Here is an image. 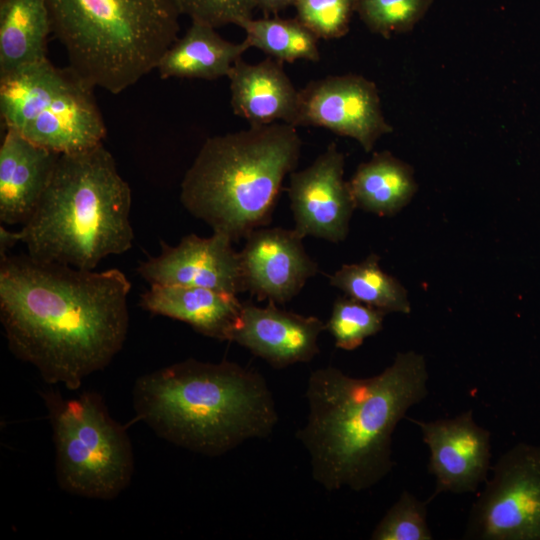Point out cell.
Here are the masks:
<instances>
[{
	"mask_svg": "<svg viewBox=\"0 0 540 540\" xmlns=\"http://www.w3.org/2000/svg\"><path fill=\"white\" fill-rule=\"evenodd\" d=\"M131 283L117 268L84 270L2 255L0 321L10 351L48 385L77 390L122 349Z\"/></svg>",
	"mask_w": 540,
	"mask_h": 540,
	"instance_id": "6da1fadb",
	"label": "cell"
},
{
	"mask_svg": "<svg viewBox=\"0 0 540 540\" xmlns=\"http://www.w3.org/2000/svg\"><path fill=\"white\" fill-rule=\"evenodd\" d=\"M424 356L398 352L381 373L355 378L328 366L308 379L307 421L296 437L308 450L312 476L327 491L367 490L394 466L392 435L408 410L428 395Z\"/></svg>",
	"mask_w": 540,
	"mask_h": 540,
	"instance_id": "7a4b0ae2",
	"label": "cell"
},
{
	"mask_svg": "<svg viewBox=\"0 0 540 540\" xmlns=\"http://www.w3.org/2000/svg\"><path fill=\"white\" fill-rule=\"evenodd\" d=\"M136 417L159 437L206 456H220L278 422L263 376L235 362L186 359L140 376Z\"/></svg>",
	"mask_w": 540,
	"mask_h": 540,
	"instance_id": "3957f363",
	"label": "cell"
},
{
	"mask_svg": "<svg viewBox=\"0 0 540 540\" xmlns=\"http://www.w3.org/2000/svg\"><path fill=\"white\" fill-rule=\"evenodd\" d=\"M131 204V188L103 143L60 154L19 239L35 259L94 270L132 247Z\"/></svg>",
	"mask_w": 540,
	"mask_h": 540,
	"instance_id": "277c9868",
	"label": "cell"
},
{
	"mask_svg": "<svg viewBox=\"0 0 540 540\" xmlns=\"http://www.w3.org/2000/svg\"><path fill=\"white\" fill-rule=\"evenodd\" d=\"M296 126L276 122L208 138L187 170L180 201L233 242L268 225L301 153Z\"/></svg>",
	"mask_w": 540,
	"mask_h": 540,
	"instance_id": "5b68a950",
	"label": "cell"
},
{
	"mask_svg": "<svg viewBox=\"0 0 540 540\" xmlns=\"http://www.w3.org/2000/svg\"><path fill=\"white\" fill-rule=\"evenodd\" d=\"M69 67L92 87L119 94L156 69L176 41L175 0H46Z\"/></svg>",
	"mask_w": 540,
	"mask_h": 540,
	"instance_id": "8992f818",
	"label": "cell"
},
{
	"mask_svg": "<svg viewBox=\"0 0 540 540\" xmlns=\"http://www.w3.org/2000/svg\"><path fill=\"white\" fill-rule=\"evenodd\" d=\"M40 394L53 432L59 487L89 499L119 496L132 480L133 448L125 426L110 415L101 395L85 391L65 398L53 388Z\"/></svg>",
	"mask_w": 540,
	"mask_h": 540,
	"instance_id": "52a82bcc",
	"label": "cell"
},
{
	"mask_svg": "<svg viewBox=\"0 0 540 540\" xmlns=\"http://www.w3.org/2000/svg\"><path fill=\"white\" fill-rule=\"evenodd\" d=\"M93 89L69 66L46 59L0 78L1 121L59 154L90 149L106 136Z\"/></svg>",
	"mask_w": 540,
	"mask_h": 540,
	"instance_id": "ba28073f",
	"label": "cell"
},
{
	"mask_svg": "<svg viewBox=\"0 0 540 540\" xmlns=\"http://www.w3.org/2000/svg\"><path fill=\"white\" fill-rule=\"evenodd\" d=\"M474 501L464 539L540 540V445L508 449Z\"/></svg>",
	"mask_w": 540,
	"mask_h": 540,
	"instance_id": "9c48e42d",
	"label": "cell"
},
{
	"mask_svg": "<svg viewBox=\"0 0 540 540\" xmlns=\"http://www.w3.org/2000/svg\"><path fill=\"white\" fill-rule=\"evenodd\" d=\"M296 126L322 127L353 138L366 152L393 130L375 83L356 74L328 76L299 90Z\"/></svg>",
	"mask_w": 540,
	"mask_h": 540,
	"instance_id": "30bf717a",
	"label": "cell"
},
{
	"mask_svg": "<svg viewBox=\"0 0 540 540\" xmlns=\"http://www.w3.org/2000/svg\"><path fill=\"white\" fill-rule=\"evenodd\" d=\"M344 165V154L331 143L311 165L290 173L287 192L301 236L335 243L347 237L356 204Z\"/></svg>",
	"mask_w": 540,
	"mask_h": 540,
	"instance_id": "8fae6325",
	"label": "cell"
},
{
	"mask_svg": "<svg viewBox=\"0 0 540 540\" xmlns=\"http://www.w3.org/2000/svg\"><path fill=\"white\" fill-rule=\"evenodd\" d=\"M429 449V472L435 490L427 502L441 493L474 492L487 480L491 460L490 431L478 425L473 410L432 421L409 419Z\"/></svg>",
	"mask_w": 540,
	"mask_h": 540,
	"instance_id": "7c38bea8",
	"label": "cell"
},
{
	"mask_svg": "<svg viewBox=\"0 0 540 540\" xmlns=\"http://www.w3.org/2000/svg\"><path fill=\"white\" fill-rule=\"evenodd\" d=\"M226 235L184 236L170 246L161 241V252L140 263L137 271L150 285L194 286L238 295L246 291L240 254Z\"/></svg>",
	"mask_w": 540,
	"mask_h": 540,
	"instance_id": "4fadbf2b",
	"label": "cell"
},
{
	"mask_svg": "<svg viewBox=\"0 0 540 540\" xmlns=\"http://www.w3.org/2000/svg\"><path fill=\"white\" fill-rule=\"evenodd\" d=\"M295 229L260 227L239 252L246 291L258 300L285 304L318 271Z\"/></svg>",
	"mask_w": 540,
	"mask_h": 540,
	"instance_id": "5bb4252c",
	"label": "cell"
},
{
	"mask_svg": "<svg viewBox=\"0 0 540 540\" xmlns=\"http://www.w3.org/2000/svg\"><path fill=\"white\" fill-rule=\"evenodd\" d=\"M325 329L319 318L280 309L276 303L259 307L245 302L230 342L279 369L311 361L319 353L318 338Z\"/></svg>",
	"mask_w": 540,
	"mask_h": 540,
	"instance_id": "9a60e30c",
	"label": "cell"
},
{
	"mask_svg": "<svg viewBox=\"0 0 540 540\" xmlns=\"http://www.w3.org/2000/svg\"><path fill=\"white\" fill-rule=\"evenodd\" d=\"M59 153L5 130L0 146V221L25 224L35 211Z\"/></svg>",
	"mask_w": 540,
	"mask_h": 540,
	"instance_id": "2e32d148",
	"label": "cell"
},
{
	"mask_svg": "<svg viewBox=\"0 0 540 540\" xmlns=\"http://www.w3.org/2000/svg\"><path fill=\"white\" fill-rule=\"evenodd\" d=\"M233 112L250 126L284 122L296 126L299 91L283 69V62L268 57L249 64L238 59L228 74Z\"/></svg>",
	"mask_w": 540,
	"mask_h": 540,
	"instance_id": "e0dca14e",
	"label": "cell"
},
{
	"mask_svg": "<svg viewBox=\"0 0 540 540\" xmlns=\"http://www.w3.org/2000/svg\"><path fill=\"white\" fill-rule=\"evenodd\" d=\"M139 305L153 314L185 322L204 336L230 341L243 303L236 295L208 288L150 285Z\"/></svg>",
	"mask_w": 540,
	"mask_h": 540,
	"instance_id": "ac0fdd59",
	"label": "cell"
},
{
	"mask_svg": "<svg viewBox=\"0 0 540 540\" xmlns=\"http://www.w3.org/2000/svg\"><path fill=\"white\" fill-rule=\"evenodd\" d=\"M247 49L245 41H227L215 28L192 22L185 34L166 50L156 70L162 79L215 80L227 77Z\"/></svg>",
	"mask_w": 540,
	"mask_h": 540,
	"instance_id": "d6986e66",
	"label": "cell"
},
{
	"mask_svg": "<svg viewBox=\"0 0 540 540\" xmlns=\"http://www.w3.org/2000/svg\"><path fill=\"white\" fill-rule=\"evenodd\" d=\"M46 0H0V78L47 58Z\"/></svg>",
	"mask_w": 540,
	"mask_h": 540,
	"instance_id": "ffe728a7",
	"label": "cell"
},
{
	"mask_svg": "<svg viewBox=\"0 0 540 540\" xmlns=\"http://www.w3.org/2000/svg\"><path fill=\"white\" fill-rule=\"evenodd\" d=\"M356 208L378 216H393L417 191L413 168L389 151L361 163L349 181Z\"/></svg>",
	"mask_w": 540,
	"mask_h": 540,
	"instance_id": "44dd1931",
	"label": "cell"
},
{
	"mask_svg": "<svg viewBox=\"0 0 540 540\" xmlns=\"http://www.w3.org/2000/svg\"><path fill=\"white\" fill-rule=\"evenodd\" d=\"M379 261L380 257L371 253L361 262L344 264L329 277V282L346 296L386 314H409L411 305L406 288L384 272Z\"/></svg>",
	"mask_w": 540,
	"mask_h": 540,
	"instance_id": "7402d4cb",
	"label": "cell"
},
{
	"mask_svg": "<svg viewBox=\"0 0 540 540\" xmlns=\"http://www.w3.org/2000/svg\"><path fill=\"white\" fill-rule=\"evenodd\" d=\"M240 27L245 31L244 41L249 48H257L278 61L317 62L320 59L319 38L297 18H251Z\"/></svg>",
	"mask_w": 540,
	"mask_h": 540,
	"instance_id": "603a6c76",
	"label": "cell"
},
{
	"mask_svg": "<svg viewBox=\"0 0 540 540\" xmlns=\"http://www.w3.org/2000/svg\"><path fill=\"white\" fill-rule=\"evenodd\" d=\"M385 315V312L348 296L339 297L334 301L325 327L336 347L350 351L382 330Z\"/></svg>",
	"mask_w": 540,
	"mask_h": 540,
	"instance_id": "cb8c5ba5",
	"label": "cell"
},
{
	"mask_svg": "<svg viewBox=\"0 0 540 540\" xmlns=\"http://www.w3.org/2000/svg\"><path fill=\"white\" fill-rule=\"evenodd\" d=\"M433 0H357L356 12L373 33L385 38L406 33L421 20Z\"/></svg>",
	"mask_w": 540,
	"mask_h": 540,
	"instance_id": "d4e9b609",
	"label": "cell"
},
{
	"mask_svg": "<svg viewBox=\"0 0 540 540\" xmlns=\"http://www.w3.org/2000/svg\"><path fill=\"white\" fill-rule=\"evenodd\" d=\"M373 540H432L427 523V502L407 490L389 508L371 533Z\"/></svg>",
	"mask_w": 540,
	"mask_h": 540,
	"instance_id": "484cf974",
	"label": "cell"
},
{
	"mask_svg": "<svg viewBox=\"0 0 540 540\" xmlns=\"http://www.w3.org/2000/svg\"><path fill=\"white\" fill-rule=\"evenodd\" d=\"M357 0H295L297 19L319 39H337L349 30Z\"/></svg>",
	"mask_w": 540,
	"mask_h": 540,
	"instance_id": "4316f807",
	"label": "cell"
},
{
	"mask_svg": "<svg viewBox=\"0 0 540 540\" xmlns=\"http://www.w3.org/2000/svg\"><path fill=\"white\" fill-rule=\"evenodd\" d=\"M181 15L218 28L228 24L240 27L252 18L256 8L254 0H175Z\"/></svg>",
	"mask_w": 540,
	"mask_h": 540,
	"instance_id": "83f0119b",
	"label": "cell"
},
{
	"mask_svg": "<svg viewBox=\"0 0 540 540\" xmlns=\"http://www.w3.org/2000/svg\"><path fill=\"white\" fill-rule=\"evenodd\" d=\"M256 8L261 9L265 15L274 14L294 5L295 0H254Z\"/></svg>",
	"mask_w": 540,
	"mask_h": 540,
	"instance_id": "f1b7e54d",
	"label": "cell"
},
{
	"mask_svg": "<svg viewBox=\"0 0 540 540\" xmlns=\"http://www.w3.org/2000/svg\"><path fill=\"white\" fill-rule=\"evenodd\" d=\"M19 235L17 232H11L2 226L0 227V253L1 256L5 255L7 250L19 243Z\"/></svg>",
	"mask_w": 540,
	"mask_h": 540,
	"instance_id": "f546056e",
	"label": "cell"
}]
</instances>
